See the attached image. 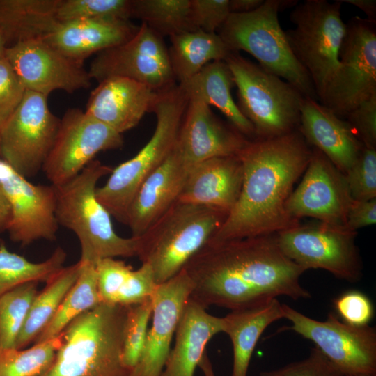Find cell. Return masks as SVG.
<instances>
[{"mask_svg": "<svg viewBox=\"0 0 376 376\" xmlns=\"http://www.w3.org/2000/svg\"><path fill=\"white\" fill-rule=\"evenodd\" d=\"M193 283L190 299L205 308L230 311L285 296L309 299L305 272L280 249L276 235L209 241L185 265Z\"/></svg>", "mask_w": 376, "mask_h": 376, "instance_id": "1", "label": "cell"}, {"mask_svg": "<svg viewBox=\"0 0 376 376\" xmlns=\"http://www.w3.org/2000/svg\"><path fill=\"white\" fill-rule=\"evenodd\" d=\"M311 154L298 129L249 140L237 155L244 172L239 198L210 241L276 235L299 224L287 212L285 204Z\"/></svg>", "mask_w": 376, "mask_h": 376, "instance_id": "2", "label": "cell"}, {"mask_svg": "<svg viewBox=\"0 0 376 376\" xmlns=\"http://www.w3.org/2000/svg\"><path fill=\"white\" fill-rule=\"evenodd\" d=\"M128 308L100 303L74 319L40 376H128L122 360Z\"/></svg>", "mask_w": 376, "mask_h": 376, "instance_id": "3", "label": "cell"}, {"mask_svg": "<svg viewBox=\"0 0 376 376\" xmlns=\"http://www.w3.org/2000/svg\"><path fill=\"white\" fill-rule=\"evenodd\" d=\"M111 171L109 166L93 159L68 182L53 185L58 224L77 237L82 263L95 265L106 258L136 256L137 237H123L116 233L111 214L95 195L98 181Z\"/></svg>", "mask_w": 376, "mask_h": 376, "instance_id": "4", "label": "cell"}, {"mask_svg": "<svg viewBox=\"0 0 376 376\" xmlns=\"http://www.w3.org/2000/svg\"><path fill=\"white\" fill-rule=\"evenodd\" d=\"M227 216L212 207L178 201L137 237L136 257L150 266L156 283L161 284L184 268Z\"/></svg>", "mask_w": 376, "mask_h": 376, "instance_id": "5", "label": "cell"}, {"mask_svg": "<svg viewBox=\"0 0 376 376\" xmlns=\"http://www.w3.org/2000/svg\"><path fill=\"white\" fill-rule=\"evenodd\" d=\"M297 4V1L265 0L251 13H230L217 33L231 52L249 53L263 69L319 102L313 81L291 51L279 21L281 9Z\"/></svg>", "mask_w": 376, "mask_h": 376, "instance_id": "6", "label": "cell"}, {"mask_svg": "<svg viewBox=\"0 0 376 376\" xmlns=\"http://www.w3.org/2000/svg\"><path fill=\"white\" fill-rule=\"evenodd\" d=\"M188 102L178 84L157 93L150 111L157 118L152 136L136 155L112 169L104 185L97 187V199L119 222L126 224L139 188L173 150Z\"/></svg>", "mask_w": 376, "mask_h": 376, "instance_id": "7", "label": "cell"}, {"mask_svg": "<svg viewBox=\"0 0 376 376\" xmlns=\"http://www.w3.org/2000/svg\"><path fill=\"white\" fill-rule=\"evenodd\" d=\"M225 61L237 89V104L252 124L256 139L274 138L298 129L304 97L298 90L239 52H231Z\"/></svg>", "mask_w": 376, "mask_h": 376, "instance_id": "8", "label": "cell"}, {"mask_svg": "<svg viewBox=\"0 0 376 376\" xmlns=\"http://www.w3.org/2000/svg\"><path fill=\"white\" fill-rule=\"evenodd\" d=\"M342 3L336 0H306L290 15L293 29L285 31L294 56L308 73L318 97L339 66V52L346 32Z\"/></svg>", "mask_w": 376, "mask_h": 376, "instance_id": "9", "label": "cell"}, {"mask_svg": "<svg viewBox=\"0 0 376 376\" xmlns=\"http://www.w3.org/2000/svg\"><path fill=\"white\" fill-rule=\"evenodd\" d=\"M356 237L357 232L346 225L322 221L299 223L276 234L283 253L305 272L321 269L350 283L360 281L363 276Z\"/></svg>", "mask_w": 376, "mask_h": 376, "instance_id": "10", "label": "cell"}, {"mask_svg": "<svg viewBox=\"0 0 376 376\" xmlns=\"http://www.w3.org/2000/svg\"><path fill=\"white\" fill-rule=\"evenodd\" d=\"M376 94V22L355 16L346 24L339 66L319 102L340 118Z\"/></svg>", "mask_w": 376, "mask_h": 376, "instance_id": "11", "label": "cell"}, {"mask_svg": "<svg viewBox=\"0 0 376 376\" xmlns=\"http://www.w3.org/2000/svg\"><path fill=\"white\" fill-rule=\"evenodd\" d=\"M290 330L313 342L318 350L343 375L376 376V329L343 322L334 313L324 321L311 318L282 304Z\"/></svg>", "mask_w": 376, "mask_h": 376, "instance_id": "12", "label": "cell"}, {"mask_svg": "<svg viewBox=\"0 0 376 376\" xmlns=\"http://www.w3.org/2000/svg\"><path fill=\"white\" fill-rule=\"evenodd\" d=\"M59 123L49 108L47 96L26 90L0 128V158L24 178L34 176L42 169Z\"/></svg>", "mask_w": 376, "mask_h": 376, "instance_id": "13", "label": "cell"}, {"mask_svg": "<svg viewBox=\"0 0 376 376\" xmlns=\"http://www.w3.org/2000/svg\"><path fill=\"white\" fill-rule=\"evenodd\" d=\"M88 72L98 83L121 77L157 93L176 85L164 38L142 22L129 40L97 53Z\"/></svg>", "mask_w": 376, "mask_h": 376, "instance_id": "14", "label": "cell"}, {"mask_svg": "<svg viewBox=\"0 0 376 376\" xmlns=\"http://www.w3.org/2000/svg\"><path fill=\"white\" fill-rule=\"evenodd\" d=\"M123 135L77 108L63 114L42 166L54 186L63 185L78 175L101 151L120 148Z\"/></svg>", "mask_w": 376, "mask_h": 376, "instance_id": "15", "label": "cell"}, {"mask_svg": "<svg viewBox=\"0 0 376 376\" xmlns=\"http://www.w3.org/2000/svg\"><path fill=\"white\" fill-rule=\"evenodd\" d=\"M0 187L10 205L6 231L13 242L26 246L39 240H56L59 225L52 185L33 184L0 159Z\"/></svg>", "mask_w": 376, "mask_h": 376, "instance_id": "16", "label": "cell"}, {"mask_svg": "<svg viewBox=\"0 0 376 376\" xmlns=\"http://www.w3.org/2000/svg\"><path fill=\"white\" fill-rule=\"evenodd\" d=\"M352 201L345 174L322 152L313 148L308 166L288 198L285 209L297 221L308 217L318 221L346 225Z\"/></svg>", "mask_w": 376, "mask_h": 376, "instance_id": "17", "label": "cell"}, {"mask_svg": "<svg viewBox=\"0 0 376 376\" xmlns=\"http://www.w3.org/2000/svg\"><path fill=\"white\" fill-rule=\"evenodd\" d=\"M5 58L29 91L48 97L56 90L73 93L91 86L82 64L63 55L42 40L20 42L6 48Z\"/></svg>", "mask_w": 376, "mask_h": 376, "instance_id": "18", "label": "cell"}, {"mask_svg": "<svg viewBox=\"0 0 376 376\" xmlns=\"http://www.w3.org/2000/svg\"><path fill=\"white\" fill-rule=\"evenodd\" d=\"M193 283L182 269L157 285L152 295V324L141 356L128 376H161Z\"/></svg>", "mask_w": 376, "mask_h": 376, "instance_id": "19", "label": "cell"}, {"mask_svg": "<svg viewBox=\"0 0 376 376\" xmlns=\"http://www.w3.org/2000/svg\"><path fill=\"white\" fill-rule=\"evenodd\" d=\"M251 140L222 121L204 102L189 100L179 130L176 148L191 166L219 157L237 155Z\"/></svg>", "mask_w": 376, "mask_h": 376, "instance_id": "20", "label": "cell"}, {"mask_svg": "<svg viewBox=\"0 0 376 376\" xmlns=\"http://www.w3.org/2000/svg\"><path fill=\"white\" fill-rule=\"evenodd\" d=\"M190 167L175 145L168 157L143 181L127 215L125 225L132 237L141 235L178 201Z\"/></svg>", "mask_w": 376, "mask_h": 376, "instance_id": "21", "label": "cell"}, {"mask_svg": "<svg viewBox=\"0 0 376 376\" xmlns=\"http://www.w3.org/2000/svg\"><path fill=\"white\" fill-rule=\"evenodd\" d=\"M157 95V92L136 81L109 77L91 91L84 111L123 134L150 112Z\"/></svg>", "mask_w": 376, "mask_h": 376, "instance_id": "22", "label": "cell"}, {"mask_svg": "<svg viewBox=\"0 0 376 376\" xmlns=\"http://www.w3.org/2000/svg\"><path fill=\"white\" fill-rule=\"evenodd\" d=\"M243 173L237 155L196 163L189 168L178 201L212 207L228 215L239 198Z\"/></svg>", "mask_w": 376, "mask_h": 376, "instance_id": "23", "label": "cell"}, {"mask_svg": "<svg viewBox=\"0 0 376 376\" xmlns=\"http://www.w3.org/2000/svg\"><path fill=\"white\" fill-rule=\"evenodd\" d=\"M298 130L308 144L322 152L344 174L364 147L346 120L308 97L302 99Z\"/></svg>", "mask_w": 376, "mask_h": 376, "instance_id": "24", "label": "cell"}, {"mask_svg": "<svg viewBox=\"0 0 376 376\" xmlns=\"http://www.w3.org/2000/svg\"><path fill=\"white\" fill-rule=\"evenodd\" d=\"M139 26L130 20L78 19L59 23L43 40L63 55L82 64L93 54L129 40Z\"/></svg>", "mask_w": 376, "mask_h": 376, "instance_id": "25", "label": "cell"}, {"mask_svg": "<svg viewBox=\"0 0 376 376\" xmlns=\"http://www.w3.org/2000/svg\"><path fill=\"white\" fill-rule=\"evenodd\" d=\"M223 330V317L208 313L205 307L189 298L178 322L175 344L161 376H194L206 352L207 344Z\"/></svg>", "mask_w": 376, "mask_h": 376, "instance_id": "26", "label": "cell"}, {"mask_svg": "<svg viewBox=\"0 0 376 376\" xmlns=\"http://www.w3.org/2000/svg\"><path fill=\"white\" fill-rule=\"evenodd\" d=\"M284 318L282 304L277 298L230 311L223 317V333L233 346L230 376H247L251 359L263 331L275 321Z\"/></svg>", "mask_w": 376, "mask_h": 376, "instance_id": "27", "label": "cell"}, {"mask_svg": "<svg viewBox=\"0 0 376 376\" xmlns=\"http://www.w3.org/2000/svg\"><path fill=\"white\" fill-rule=\"evenodd\" d=\"M188 100L196 99L215 107L230 124L249 139H254L252 124L242 114L235 102L231 89L235 86L230 68L225 61L207 64L190 79L178 84Z\"/></svg>", "mask_w": 376, "mask_h": 376, "instance_id": "28", "label": "cell"}, {"mask_svg": "<svg viewBox=\"0 0 376 376\" xmlns=\"http://www.w3.org/2000/svg\"><path fill=\"white\" fill-rule=\"evenodd\" d=\"M60 0H0V32L8 47L16 43L45 40L60 23Z\"/></svg>", "mask_w": 376, "mask_h": 376, "instance_id": "29", "label": "cell"}, {"mask_svg": "<svg viewBox=\"0 0 376 376\" xmlns=\"http://www.w3.org/2000/svg\"><path fill=\"white\" fill-rule=\"evenodd\" d=\"M169 38V56L178 84L190 79L212 61H225L231 52L217 33L196 29Z\"/></svg>", "mask_w": 376, "mask_h": 376, "instance_id": "30", "label": "cell"}, {"mask_svg": "<svg viewBox=\"0 0 376 376\" xmlns=\"http://www.w3.org/2000/svg\"><path fill=\"white\" fill-rule=\"evenodd\" d=\"M81 268L79 260L63 267L47 282L34 298L15 348L21 350L33 342L55 315L65 297L77 280Z\"/></svg>", "mask_w": 376, "mask_h": 376, "instance_id": "31", "label": "cell"}, {"mask_svg": "<svg viewBox=\"0 0 376 376\" xmlns=\"http://www.w3.org/2000/svg\"><path fill=\"white\" fill-rule=\"evenodd\" d=\"M81 263V272L77 280L65 297L54 318L36 337L34 343L59 335L74 319L101 303L95 265Z\"/></svg>", "mask_w": 376, "mask_h": 376, "instance_id": "32", "label": "cell"}, {"mask_svg": "<svg viewBox=\"0 0 376 376\" xmlns=\"http://www.w3.org/2000/svg\"><path fill=\"white\" fill-rule=\"evenodd\" d=\"M67 254L57 247L47 260L33 263L10 251L4 242H0V296L15 287L29 282H47L60 270Z\"/></svg>", "mask_w": 376, "mask_h": 376, "instance_id": "33", "label": "cell"}, {"mask_svg": "<svg viewBox=\"0 0 376 376\" xmlns=\"http://www.w3.org/2000/svg\"><path fill=\"white\" fill-rule=\"evenodd\" d=\"M191 0H132V17L162 36L196 30L191 22Z\"/></svg>", "mask_w": 376, "mask_h": 376, "instance_id": "34", "label": "cell"}, {"mask_svg": "<svg viewBox=\"0 0 376 376\" xmlns=\"http://www.w3.org/2000/svg\"><path fill=\"white\" fill-rule=\"evenodd\" d=\"M62 332L28 349L0 350V376H40L52 363L62 343Z\"/></svg>", "mask_w": 376, "mask_h": 376, "instance_id": "35", "label": "cell"}, {"mask_svg": "<svg viewBox=\"0 0 376 376\" xmlns=\"http://www.w3.org/2000/svg\"><path fill=\"white\" fill-rule=\"evenodd\" d=\"M38 282L19 285L0 296V350L15 348L31 305L38 293Z\"/></svg>", "mask_w": 376, "mask_h": 376, "instance_id": "36", "label": "cell"}, {"mask_svg": "<svg viewBox=\"0 0 376 376\" xmlns=\"http://www.w3.org/2000/svg\"><path fill=\"white\" fill-rule=\"evenodd\" d=\"M132 0H60L56 18L60 23L78 19L127 21Z\"/></svg>", "mask_w": 376, "mask_h": 376, "instance_id": "37", "label": "cell"}, {"mask_svg": "<svg viewBox=\"0 0 376 376\" xmlns=\"http://www.w3.org/2000/svg\"><path fill=\"white\" fill-rule=\"evenodd\" d=\"M152 297L128 308L122 360L130 372L138 363L146 343L148 323L152 312Z\"/></svg>", "mask_w": 376, "mask_h": 376, "instance_id": "38", "label": "cell"}, {"mask_svg": "<svg viewBox=\"0 0 376 376\" xmlns=\"http://www.w3.org/2000/svg\"><path fill=\"white\" fill-rule=\"evenodd\" d=\"M345 176L353 200L376 198V149L363 147Z\"/></svg>", "mask_w": 376, "mask_h": 376, "instance_id": "39", "label": "cell"}, {"mask_svg": "<svg viewBox=\"0 0 376 376\" xmlns=\"http://www.w3.org/2000/svg\"><path fill=\"white\" fill-rule=\"evenodd\" d=\"M95 269L101 303L116 304L133 268L116 258H106L95 264Z\"/></svg>", "mask_w": 376, "mask_h": 376, "instance_id": "40", "label": "cell"}, {"mask_svg": "<svg viewBox=\"0 0 376 376\" xmlns=\"http://www.w3.org/2000/svg\"><path fill=\"white\" fill-rule=\"evenodd\" d=\"M334 307L343 322L353 326L368 325L374 315L371 300L358 290H349L335 298Z\"/></svg>", "mask_w": 376, "mask_h": 376, "instance_id": "41", "label": "cell"}, {"mask_svg": "<svg viewBox=\"0 0 376 376\" xmlns=\"http://www.w3.org/2000/svg\"><path fill=\"white\" fill-rule=\"evenodd\" d=\"M260 376H343L316 347L304 359L275 370L260 373Z\"/></svg>", "mask_w": 376, "mask_h": 376, "instance_id": "42", "label": "cell"}, {"mask_svg": "<svg viewBox=\"0 0 376 376\" xmlns=\"http://www.w3.org/2000/svg\"><path fill=\"white\" fill-rule=\"evenodd\" d=\"M26 91L6 58H0V128L17 109Z\"/></svg>", "mask_w": 376, "mask_h": 376, "instance_id": "43", "label": "cell"}, {"mask_svg": "<svg viewBox=\"0 0 376 376\" xmlns=\"http://www.w3.org/2000/svg\"><path fill=\"white\" fill-rule=\"evenodd\" d=\"M191 18L196 29L217 33L230 15L229 0H191Z\"/></svg>", "mask_w": 376, "mask_h": 376, "instance_id": "44", "label": "cell"}, {"mask_svg": "<svg viewBox=\"0 0 376 376\" xmlns=\"http://www.w3.org/2000/svg\"><path fill=\"white\" fill-rule=\"evenodd\" d=\"M345 118L363 146L376 149V94L359 104Z\"/></svg>", "mask_w": 376, "mask_h": 376, "instance_id": "45", "label": "cell"}, {"mask_svg": "<svg viewBox=\"0 0 376 376\" xmlns=\"http://www.w3.org/2000/svg\"><path fill=\"white\" fill-rule=\"evenodd\" d=\"M376 222V198L365 201L353 200L347 212L346 226L356 231Z\"/></svg>", "mask_w": 376, "mask_h": 376, "instance_id": "46", "label": "cell"}, {"mask_svg": "<svg viewBox=\"0 0 376 376\" xmlns=\"http://www.w3.org/2000/svg\"><path fill=\"white\" fill-rule=\"evenodd\" d=\"M264 0H229L230 13H248L258 9Z\"/></svg>", "mask_w": 376, "mask_h": 376, "instance_id": "47", "label": "cell"}, {"mask_svg": "<svg viewBox=\"0 0 376 376\" xmlns=\"http://www.w3.org/2000/svg\"><path fill=\"white\" fill-rule=\"evenodd\" d=\"M341 3H347L361 10L367 16V19L376 22L375 0H338Z\"/></svg>", "mask_w": 376, "mask_h": 376, "instance_id": "48", "label": "cell"}, {"mask_svg": "<svg viewBox=\"0 0 376 376\" xmlns=\"http://www.w3.org/2000/svg\"><path fill=\"white\" fill-rule=\"evenodd\" d=\"M11 218L10 203L0 187V233L6 231Z\"/></svg>", "mask_w": 376, "mask_h": 376, "instance_id": "49", "label": "cell"}, {"mask_svg": "<svg viewBox=\"0 0 376 376\" xmlns=\"http://www.w3.org/2000/svg\"><path fill=\"white\" fill-rule=\"evenodd\" d=\"M198 367L201 369L204 376H216L206 352L201 358Z\"/></svg>", "mask_w": 376, "mask_h": 376, "instance_id": "50", "label": "cell"}, {"mask_svg": "<svg viewBox=\"0 0 376 376\" xmlns=\"http://www.w3.org/2000/svg\"><path fill=\"white\" fill-rule=\"evenodd\" d=\"M6 44L0 32V58L5 57V52L6 50Z\"/></svg>", "mask_w": 376, "mask_h": 376, "instance_id": "51", "label": "cell"}, {"mask_svg": "<svg viewBox=\"0 0 376 376\" xmlns=\"http://www.w3.org/2000/svg\"><path fill=\"white\" fill-rule=\"evenodd\" d=\"M343 376H370V375H343Z\"/></svg>", "mask_w": 376, "mask_h": 376, "instance_id": "52", "label": "cell"}, {"mask_svg": "<svg viewBox=\"0 0 376 376\" xmlns=\"http://www.w3.org/2000/svg\"><path fill=\"white\" fill-rule=\"evenodd\" d=\"M1 159V158H0Z\"/></svg>", "mask_w": 376, "mask_h": 376, "instance_id": "53", "label": "cell"}]
</instances>
